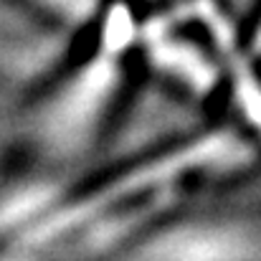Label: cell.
<instances>
[{
    "instance_id": "cell-1",
    "label": "cell",
    "mask_w": 261,
    "mask_h": 261,
    "mask_svg": "<svg viewBox=\"0 0 261 261\" xmlns=\"http://www.w3.org/2000/svg\"><path fill=\"white\" fill-rule=\"evenodd\" d=\"M114 84V66L107 61L91 64V69L82 74V79L74 84V89L64 96L61 107L54 112L51 129L59 137H74L79 129H84L89 119L99 112L107 94Z\"/></svg>"
},
{
    "instance_id": "cell-2",
    "label": "cell",
    "mask_w": 261,
    "mask_h": 261,
    "mask_svg": "<svg viewBox=\"0 0 261 261\" xmlns=\"http://www.w3.org/2000/svg\"><path fill=\"white\" fill-rule=\"evenodd\" d=\"M158 61L165 64V69H173L175 74L185 76L188 82H193L195 87H208L211 84V69L203 61V56H198L195 51L177 46V43H163V48L155 51Z\"/></svg>"
},
{
    "instance_id": "cell-3",
    "label": "cell",
    "mask_w": 261,
    "mask_h": 261,
    "mask_svg": "<svg viewBox=\"0 0 261 261\" xmlns=\"http://www.w3.org/2000/svg\"><path fill=\"white\" fill-rule=\"evenodd\" d=\"M43 3H48L51 8H56L59 13H64L66 18H74V20L87 18L94 10V0H43Z\"/></svg>"
}]
</instances>
